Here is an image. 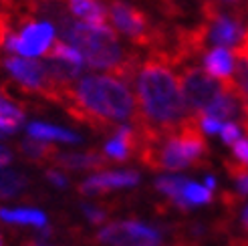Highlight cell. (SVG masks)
Segmentation results:
<instances>
[{"label":"cell","instance_id":"1","mask_svg":"<svg viewBox=\"0 0 248 246\" xmlns=\"http://www.w3.org/2000/svg\"><path fill=\"white\" fill-rule=\"evenodd\" d=\"M77 121L95 131L115 133L117 121H133L138 107L127 83L111 75H89L71 83L59 101Z\"/></svg>","mask_w":248,"mask_h":246},{"label":"cell","instance_id":"2","mask_svg":"<svg viewBox=\"0 0 248 246\" xmlns=\"http://www.w3.org/2000/svg\"><path fill=\"white\" fill-rule=\"evenodd\" d=\"M138 113L135 129L152 135H168L190 119L182 101V91L171 65L155 57L140 65L135 75Z\"/></svg>","mask_w":248,"mask_h":246},{"label":"cell","instance_id":"3","mask_svg":"<svg viewBox=\"0 0 248 246\" xmlns=\"http://www.w3.org/2000/svg\"><path fill=\"white\" fill-rule=\"evenodd\" d=\"M57 22L63 43L77 48L89 69L107 71L123 83L138 75L140 59L123 51L111 27H91L67 15H59Z\"/></svg>","mask_w":248,"mask_h":246},{"label":"cell","instance_id":"4","mask_svg":"<svg viewBox=\"0 0 248 246\" xmlns=\"http://www.w3.org/2000/svg\"><path fill=\"white\" fill-rule=\"evenodd\" d=\"M180 91H182V101L186 105V111L190 117L204 115L210 107H212L218 97L226 91L228 83H220L212 79L208 73L200 67H184L180 75Z\"/></svg>","mask_w":248,"mask_h":246},{"label":"cell","instance_id":"5","mask_svg":"<svg viewBox=\"0 0 248 246\" xmlns=\"http://www.w3.org/2000/svg\"><path fill=\"white\" fill-rule=\"evenodd\" d=\"M93 240L99 246H159L162 234L138 220H119L101 228Z\"/></svg>","mask_w":248,"mask_h":246},{"label":"cell","instance_id":"6","mask_svg":"<svg viewBox=\"0 0 248 246\" xmlns=\"http://www.w3.org/2000/svg\"><path fill=\"white\" fill-rule=\"evenodd\" d=\"M109 18L121 34L129 36L135 45L150 48L154 31L150 27L147 16L140 8L127 4L125 0H113V2L109 4Z\"/></svg>","mask_w":248,"mask_h":246},{"label":"cell","instance_id":"7","mask_svg":"<svg viewBox=\"0 0 248 246\" xmlns=\"http://www.w3.org/2000/svg\"><path fill=\"white\" fill-rule=\"evenodd\" d=\"M55 41V27L51 22H29L18 34H10L4 46L10 53H18V57H36L45 55Z\"/></svg>","mask_w":248,"mask_h":246},{"label":"cell","instance_id":"8","mask_svg":"<svg viewBox=\"0 0 248 246\" xmlns=\"http://www.w3.org/2000/svg\"><path fill=\"white\" fill-rule=\"evenodd\" d=\"M140 182V174L131 169H123V171H101L91 178H87L85 182L79 184V192L93 196V194H105L109 190L115 188H129L135 186Z\"/></svg>","mask_w":248,"mask_h":246},{"label":"cell","instance_id":"9","mask_svg":"<svg viewBox=\"0 0 248 246\" xmlns=\"http://www.w3.org/2000/svg\"><path fill=\"white\" fill-rule=\"evenodd\" d=\"M53 164L65 169H103L111 162L105 157V154L99 152H85V154H57Z\"/></svg>","mask_w":248,"mask_h":246},{"label":"cell","instance_id":"10","mask_svg":"<svg viewBox=\"0 0 248 246\" xmlns=\"http://www.w3.org/2000/svg\"><path fill=\"white\" fill-rule=\"evenodd\" d=\"M69 10L79 22L91 24V27H109L107 24V10L97 0H67Z\"/></svg>","mask_w":248,"mask_h":246},{"label":"cell","instance_id":"11","mask_svg":"<svg viewBox=\"0 0 248 246\" xmlns=\"http://www.w3.org/2000/svg\"><path fill=\"white\" fill-rule=\"evenodd\" d=\"M204 71L212 79H220V83H228L234 73L232 55L226 48H212L204 55Z\"/></svg>","mask_w":248,"mask_h":246},{"label":"cell","instance_id":"12","mask_svg":"<svg viewBox=\"0 0 248 246\" xmlns=\"http://www.w3.org/2000/svg\"><path fill=\"white\" fill-rule=\"evenodd\" d=\"M0 220H4L8 224H22L34 228L46 226L45 212L34 210V208H0Z\"/></svg>","mask_w":248,"mask_h":246},{"label":"cell","instance_id":"13","mask_svg":"<svg viewBox=\"0 0 248 246\" xmlns=\"http://www.w3.org/2000/svg\"><path fill=\"white\" fill-rule=\"evenodd\" d=\"M29 135L32 139H39V141H65V143H79L81 138L77 133L67 131L63 127H57V125H48V123H31L29 125Z\"/></svg>","mask_w":248,"mask_h":246},{"label":"cell","instance_id":"14","mask_svg":"<svg viewBox=\"0 0 248 246\" xmlns=\"http://www.w3.org/2000/svg\"><path fill=\"white\" fill-rule=\"evenodd\" d=\"M186 178H180V176H164V178H157L155 180V190L157 192H162L166 198L170 200L171 206H176L178 210L182 212H188L190 210V206L184 202L182 198V190L186 186Z\"/></svg>","mask_w":248,"mask_h":246},{"label":"cell","instance_id":"15","mask_svg":"<svg viewBox=\"0 0 248 246\" xmlns=\"http://www.w3.org/2000/svg\"><path fill=\"white\" fill-rule=\"evenodd\" d=\"M18 150H20V154L27 157V159H31V162H36V164L53 162V159L57 157V154H59V150H57L55 145L46 143V141L32 139V138L24 139V141L20 143Z\"/></svg>","mask_w":248,"mask_h":246},{"label":"cell","instance_id":"16","mask_svg":"<svg viewBox=\"0 0 248 246\" xmlns=\"http://www.w3.org/2000/svg\"><path fill=\"white\" fill-rule=\"evenodd\" d=\"M45 57L48 61H55V63H63V65H71V67H81L85 65V61L81 57V53L77 48H73L71 45L63 43V41H53V45L48 46V51L45 53Z\"/></svg>","mask_w":248,"mask_h":246},{"label":"cell","instance_id":"17","mask_svg":"<svg viewBox=\"0 0 248 246\" xmlns=\"http://www.w3.org/2000/svg\"><path fill=\"white\" fill-rule=\"evenodd\" d=\"M29 186L27 176L15 169H0V200L4 198H15L24 188Z\"/></svg>","mask_w":248,"mask_h":246},{"label":"cell","instance_id":"18","mask_svg":"<svg viewBox=\"0 0 248 246\" xmlns=\"http://www.w3.org/2000/svg\"><path fill=\"white\" fill-rule=\"evenodd\" d=\"M24 121V113L16 105L0 97V133H15Z\"/></svg>","mask_w":248,"mask_h":246},{"label":"cell","instance_id":"19","mask_svg":"<svg viewBox=\"0 0 248 246\" xmlns=\"http://www.w3.org/2000/svg\"><path fill=\"white\" fill-rule=\"evenodd\" d=\"M182 198L188 206H200V204H210L212 202V192L206 186L194 182H186V186L182 190Z\"/></svg>","mask_w":248,"mask_h":246},{"label":"cell","instance_id":"20","mask_svg":"<svg viewBox=\"0 0 248 246\" xmlns=\"http://www.w3.org/2000/svg\"><path fill=\"white\" fill-rule=\"evenodd\" d=\"M230 81L236 93L240 95V99L248 105V61H238V65H234V73Z\"/></svg>","mask_w":248,"mask_h":246},{"label":"cell","instance_id":"21","mask_svg":"<svg viewBox=\"0 0 248 246\" xmlns=\"http://www.w3.org/2000/svg\"><path fill=\"white\" fill-rule=\"evenodd\" d=\"M103 154H105L107 159H113V162H125V159L131 157L133 150H131V147L125 141H121L119 138H113V139H109L105 143Z\"/></svg>","mask_w":248,"mask_h":246},{"label":"cell","instance_id":"22","mask_svg":"<svg viewBox=\"0 0 248 246\" xmlns=\"http://www.w3.org/2000/svg\"><path fill=\"white\" fill-rule=\"evenodd\" d=\"M240 133H242V127L238 125V123L228 121V123H224V125H222L220 138H222V141H224L226 145H234V143L240 139Z\"/></svg>","mask_w":248,"mask_h":246},{"label":"cell","instance_id":"23","mask_svg":"<svg viewBox=\"0 0 248 246\" xmlns=\"http://www.w3.org/2000/svg\"><path fill=\"white\" fill-rule=\"evenodd\" d=\"M83 214L89 218L91 224H103L107 220V210L101 206H93V204H83Z\"/></svg>","mask_w":248,"mask_h":246},{"label":"cell","instance_id":"24","mask_svg":"<svg viewBox=\"0 0 248 246\" xmlns=\"http://www.w3.org/2000/svg\"><path fill=\"white\" fill-rule=\"evenodd\" d=\"M194 119H196V123H198V127H200V131H204V133H220L222 125H224L222 121L210 117V115H198V117H194Z\"/></svg>","mask_w":248,"mask_h":246},{"label":"cell","instance_id":"25","mask_svg":"<svg viewBox=\"0 0 248 246\" xmlns=\"http://www.w3.org/2000/svg\"><path fill=\"white\" fill-rule=\"evenodd\" d=\"M232 154H234V159H236L240 166L248 168V138H240L236 143H234Z\"/></svg>","mask_w":248,"mask_h":246},{"label":"cell","instance_id":"26","mask_svg":"<svg viewBox=\"0 0 248 246\" xmlns=\"http://www.w3.org/2000/svg\"><path fill=\"white\" fill-rule=\"evenodd\" d=\"M8 36H10V16L0 12V46L6 43Z\"/></svg>","mask_w":248,"mask_h":246},{"label":"cell","instance_id":"27","mask_svg":"<svg viewBox=\"0 0 248 246\" xmlns=\"http://www.w3.org/2000/svg\"><path fill=\"white\" fill-rule=\"evenodd\" d=\"M46 180L51 182L53 186H57V188H65L67 184H69L67 178L61 174V171H57V169H48V171H46Z\"/></svg>","mask_w":248,"mask_h":246},{"label":"cell","instance_id":"28","mask_svg":"<svg viewBox=\"0 0 248 246\" xmlns=\"http://www.w3.org/2000/svg\"><path fill=\"white\" fill-rule=\"evenodd\" d=\"M12 162V154L6 150L4 145H0V169H2L4 166H8Z\"/></svg>","mask_w":248,"mask_h":246},{"label":"cell","instance_id":"29","mask_svg":"<svg viewBox=\"0 0 248 246\" xmlns=\"http://www.w3.org/2000/svg\"><path fill=\"white\" fill-rule=\"evenodd\" d=\"M242 230H244V234H248V206L242 212Z\"/></svg>","mask_w":248,"mask_h":246},{"label":"cell","instance_id":"30","mask_svg":"<svg viewBox=\"0 0 248 246\" xmlns=\"http://www.w3.org/2000/svg\"><path fill=\"white\" fill-rule=\"evenodd\" d=\"M238 125L246 131V138H248V107H246V113H244V117H242V121L238 123Z\"/></svg>","mask_w":248,"mask_h":246},{"label":"cell","instance_id":"31","mask_svg":"<svg viewBox=\"0 0 248 246\" xmlns=\"http://www.w3.org/2000/svg\"><path fill=\"white\" fill-rule=\"evenodd\" d=\"M206 188H208L210 192H212V190L216 188V180H214L212 176H208V178H206Z\"/></svg>","mask_w":248,"mask_h":246},{"label":"cell","instance_id":"32","mask_svg":"<svg viewBox=\"0 0 248 246\" xmlns=\"http://www.w3.org/2000/svg\"><path fill=\"white\" fill-rule=\"evenodd\" d=\"M22 246H46V244H43V242H39V240H24Z\"/></svg>","mask_w":248,"mask_h":246},{"label":"cell","instance_id":"33","mask_svg":"<svg viewBox=\"0 0 248 246\" xmlns=\"http://www.w3.org/2000/svg\"><path fill=\"white\" fill-rule=\"evenodd\" d=\"M176 246H194V244H188V242H180V244H176Z\"/></svg>","mask_w":248,"mask_h":246},{"label":"cell","instance_id":"34","mask_svg":"<svg viewBox=\"0 0 248 246\" xmlns=\"http://www.w3.org/2000/svg\"><path fill=\"white\" fill-rule=\"evenodd\" d=\"M0 246H4V242H2V236H0Z\"/></svg>","mask_w":248,"mask_h":246},{"label":"cell","instance_id":"35","mask_svg":"<svg viewBox=\"0 0 248 246\" xmlns=\"http://www.w3.org/2000/svg\"><path fill=\"white\" fill-rule=\"evenodd\" d=\"M226 2H234V0H226Z\"/></svg>","mask_w":248,"mask_h":246},{"label":"cell","instance_id":"36","mask_svg":"<svg viewBox=\"0 0 248 246\" xmlns=\"http://www.w3.org/2000/svg\"><path fill=\"white\" fill-rule=\"evenodd\" d=\"M0 138H2V133H0Z\"/></svg>","mask_w":248,"mask_h":246}]
</instances>
